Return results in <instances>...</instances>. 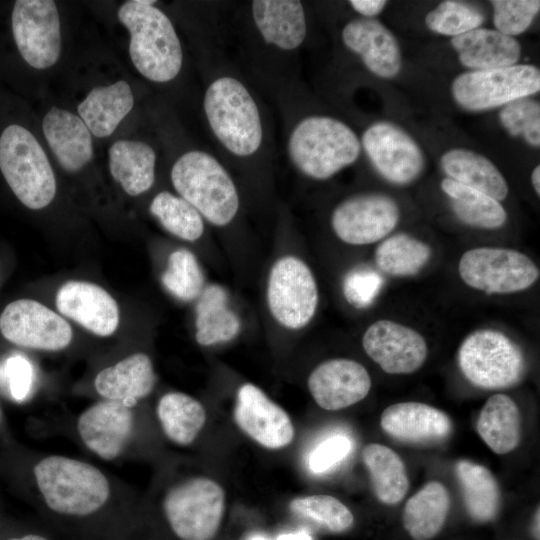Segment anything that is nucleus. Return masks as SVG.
<instances>
[{"label": "nucleus", "instance_id": "19", "mask_svg": "<svg viewBox=\"0 0 540 540\" xmlns=\"http://www.w3.org/2000/svg\"><path fill=\"white\" fill-rule=\"evenodd\" d=\"M307 384L321 408L335 411L364 399L370 391L371 378L357 361L336 358L319 364L310 373Z\"/></svg>", "mask_w": 540, "mask_h": 540}, {"label": "nucleus", "instance_id": "26", "mask_svg": "<svg viewBox=\"0 0 540 540\" xmlns=\"http://www.w3.org/2000/svg\"><path fill=\"white\" fill-rule=\"evenodd\" d=\"M254 23L265 42L283 50L298 48L306 37V18L297 0H255Z\"/></svg>", "mask_w": 540, "mask_h": 540}, {"label": "nucleus", "instance_id": "41", "mask_svg": "<svg viewBox=\"0 0 540 540\" xmlns=\"http://www.w3.org/2000/svg\"><path fill=\"white\" fill-rule=\"evenodd\" d=\"M484 21L485 15L479 7L456 0L441 2L425 17L428 29L452 38L479 28Z\"/></svg>", "mask_w": 540, "mask_h": 540}, {"label": "nucleus", "instance_id": "24", "mask_svg": "<svg viewBox=\"0 0 540 540\" xmlns=\"http://www.w3.org/2000/svg\"><path fill=\"white\" fill-rule=\"evenodd\" d=\"M155 382L150 357L139 352L102 369L94 379V387L103 399L134 407L152 392Z\"/></svg>", "mask_w": 540, "mask_h": 540}, {"label": "nucleus", "instance_id": "48", "mask_svg": "<svg viewBox=\"0 0 540 540\" xmlns=\"http://www.w3.org/2000/svg\"><path fill=\"white\" fill-rule=\"evenodd\" d=\"M276 540H312L309 532L302 530L296 533L280 535Z\"/></svg>", "mask_w": 540, "mask_h": 540}, {"label": "nucleus", "instance_id": "36", "mask_svg": "<svg viewBox=\"0 0 540 540\" xmlns=\"http://www.w3.org/2000/svg\"><path fill=\"white\" fill-rule=\"evenodd\" d=\"M455 473L469 515L478 522L493 520L499 509L500 489L491 471L475 462L459 460Z\"/></svg>", "mask_w": 540, "mask_h": 540}, {"label": "nucleus", "instance_id": "25", "mask_svg": "<svg viewBox=\"0 0 540 540\" xmlns=\"http://www.w3.org/2000/svg\"><path fill=\"white\" fill-rule=\"evenodd\" d=\"M460 63L471 70H487L517 64L520 43L497 30L477 28L451 39Z\"/></svg>", "mask_w": 540, "mask_h": 540}, {"label": "nucleus", "instance_id": "29", "mask_svg": "<svg viewBox=\"0 0 540 540\" xmlns=\"http://www.w3.org/2000/svg\"><path fill=\"white\" fill-rule=\"evenodd\" d=\"M442 170L458 183L479 190L497 201L506 199L509 187L499 169L487 157L474 151L455 148L445 152Z\"/></svg>", "mask_w": 540, "mask_h": 540}, {"label": "nucleus", "instance_id": "3", "mask_svg": "<svg viewBox=\"0 0 540 540\" xmlns=\"http://www.w3.org/2000/svg\"><path fill=\"white\" fill-rule=\"evenodd\" d=\"M360 141L344 122L328 116H309L293 129L288 153L295 167L306 176L325 180L359 157Z\"/></svg>", "mask_w": 540, "mask_h": 540}, {"label": "nucleus", "instance_id": "1", "mask_svg": "<svg viewBox=\"0 0 540 540\" xmlns=\"http://www.w3.org/2000/svg\"><path fill=\"white\" fill-rule=\"evenodd\" d=\"M46 506L61 515L85 517L102 509L111 497V484L95 465L64 455H48L33 467Z\"/></svg>", "mask_w": 540, "mask_h": 540}, {"label": "nucleus", "instance_id": "43", "mask_svg": "<svg viewBox=\"0 0 540 540\" xmlns=\"http://www.w3.org/2000/svg\"><path fill=\"white\" fill-rule=\"evenodd\" d=\"M490 3L495 30L511 37L525 32L540 10L538 0H493Z\"/></svg>", "mask_w": 540, "mask_h": 540}, {"label": "nucleus", "instance_id": "22", "mask_svg": "<svg viewBox=\"0 0 540 540\" xmlns=\"http://www.w3.org/2000/svg\"><path fill=\"white\" fill-rule=\"evenodd\" d=\"M381 427L389 436L406 443L427 444L448 437L452 424L441 410L419 402L390 405L381 415Z\"/></svg>", "mask_w": 540, "mask_h": 540}, {"label": "nucleus", "instance_id": "52", "mask_svg": "<svg viewBox=\"0 0 540 540\" xmlns=\"http://www.w3.org/2000/svg\"><path fill=\"white\" fill-rule=\"evenodd\" d=\"M249 540H266L264 537L261 536H253Z\"/></svg>", "mask_w": 540, "mask_h": 540}, {"label": "nucleus", "instance_id": "46", "mask_svg": "<svg viewBox=\"0 0 540 540\" xmlns=\"http://www.w3.org/2000/svg\"><path fill=\"white\" fill-rule=\"evenodd\" d=\"M10 390L16 400H22L29 392L32 383V367L22 356H13L6 363Z\"/></svg>", "mask_w": 540, "mask_h": 540}, {"label": "nucleus", "instance_id": "21", "mask_svg": "<svg viewBox=\"0 0 540 540\" xmlns=\"http://www.w3.org/2000/svg\"><path fill=\"white\" fill-rule=\"evenodd\" d=\"M342 40L374 75L391 79L399 74L402 66L399 43L380 21L374 18L353 19L344 26Z\"/></svg>", "mask_w": 540, "mask_h": 540}, {"label": "nucleus", "instance_id": "31", "mask_svg": "<svg viewBox=\"0 0 540 540\" xmlns=\"http://www.w3.org/2000/svg\"><path fill=\"white\" fill-rule=\"evenodd\" d=\"M195 338L202 346H212L235 338L241 328L238 316L227 306V294L219 285L203 289L196 305Z\"/></svg>", "mask_w": 540, "mask_h": 540}, {"label": "nucleus", "instance_id": "12", "mask_svg": "<svg viewBox=\"0 0 540 540\" xmlns=\"http://www.w3.org/2000/svg\"><path fill=\"white\" fill-rule=\"evenodd\" d=\"M10 28L20 57L32 68L53 66L60 57V18L52 0H16L10 13Z\"/></svg>", "mask_w": 540, "mask_h": 540}, {"label": "nucleus", "instance_id": "39", "mask_svg": "<svg viewBox=\"0 0 540 540\" xmlns=\"http://www.w3.org/2000/svg\"><path fill=\"white\" fill-rule=\"evenodd\" d=\"M289 508L296 516L331 533H343L354 523L353 514L348 507L329 495L298 497L290 502Z\"/></svg>", "mask_w": 540, "mask_h": 540}, {"label": "nucleus", "instance_id": "15", "mask_svg": "<svg viewBox=\"0 0 540 540\" xmlns=\"http://www.w3.org/2000/svg\"><path fill=\"white\" fill-rule=\"evenodd\" d=\"M362 146L375 170L388 182L407 185L424 169V155L417 142L401 127L379 121L362 135Z\"/></svg>", "mask_w": 540, "mask_h": 540}, {"label": "nucleus", "instance_id": "40", "mask_svg": "<svg viewBox=\"0 0 540 540\" xmlns=\"http://www.w3.org/2000/svg\"><path fill=\"white\" fill-rule=\"evenodd\" d=\"M164 287L176 298L191 301L204 289V276L195 255L187 249L172 252L162 275Z\"/></svg>", "mask_w": 540, "mask_h": 540}, {"label": "nucleus", "instance_id": "28", "mask_svg": "<svg viewBox=\"0 0 540 540\" xmlns=\"http://www.w3.org/2000/svg\"><path fill=\"white\" fill-rule=\"evenodd\" d=\"M109 169L112 177L130 196L151 188L155 180L156 154L145 142L118 140L109 148Z\"/></svg>", "mask_w": 540, "mask_h": 540}, {"label": "nucleus", "instance_id": "2", "mask_svg": "<svg viewBox=\"0 0 540 540\" xmlns=\"http://www.w3.org/2000/svg\"><path fill=\"white\" fill-rule=\"evenodd\" d=\"M155 3L126 1L117 15L129 31V55L137 71L148 80L163 83L178 75L183 55L172 22Z\"/></svg>", "mask_w": 540, "mask_h": 540}, {"label": "nucleus", "instance_id": "7", "mask_svg": "<svg viewBox=\"0 0 540 540\" xmlns=\"http://www.w3.org/2000/svg\"><path fill=\"white\" fill-rule=\"evenodd\" d=\"M457 360L465 378L485 389L513 386L525 371L520 347L501 331L490 328L470 333L458 349Z\"/></svg>", "mask_w": 540, "mask_h": 540}, {"label": "nucleus", "instance_id": "33", "mask_svg": "<svg viewBox=\"0 0 540 540\" xmlns=\"http://www.w3.org/2000/svg\"><path fill=\"white\" fill-rule=\"evenodd\" d=\"M156 415L165 436L180 446L190 445L206 422L203 405L183 392L165 393L158 401Z\"/></svg>", "mask_w": 540, "mask_h": 540}, {"label": "nucleus", "instance_id": "37", "mask_svg": "<svg viewBox=\"0 0 540 540\" xmlns=\"http://www.w3.org/2000/svg\"><path fill=\"white\" fill-rule=\"evenodd\" d=\"M432 249L426 242L407 233L384 238L375 250V263L384 273L406 277L419 273L429 262Z\"/></svg>", "mask_w": 540, "mask_h": 540}, {"label": "nucleus", "instance_id": "23", "mask_svg": "<svg viewBox=\"0 0 540 540\" xmlns=\"http://www.w3.org/2000/svg\"><path fill=\"white\" fill-rule=\"evenodd\" d=\"M42 129L49 147L64 170L77 172L92 159V134L79 116L52 106L44 116Z\"/></svg>", "mask_w": 540, "mask_h": 540}, {"label": "nucleus", "instance_id": "16", "mask_svg": "<svg viewBox=\"0 0 540 540\" xmlns=\"http://www.w3.org/2000/svg\"><path fill=\"white\" fill-rule=\"evenodd\" d=\"M135 426L133 407L103 399L84 409L76 421L83 445L104 461L120 457L132 439Z\"/></svg>", "mask_w": 540, "mask_h": 540}, {"label": "nucleus", "instance_id": "11", "mask_svg": "<svg viewBox=\"0 0 540 540\" xmlns=\"http://www.w3.org/2000/svg\"><path fill=\"white\" fill-rule=\"evenodd\" d=\"M319 294L307 264L296 256L279 258L267 281V304L273 318L283 327L298 330L314 317Z\"/></svg>", "mask_w": 540, "mask_h": 540}, {"label": "nucleus", "instance_id": "32", "mask_svg": "<svg viewBox=\"0 0 540 540\" xmlns=\"http://www.w3.org/2000/svg\"><path fill=\"white\" fill-rule=\"evenodd\" d=\"M450 507L447 489L430 481L406 502L403 525L414 540H428L442 528Z\"/></svg>", "mask_w": 540, "mask_h": 540}, {"label": "nucleus", "instance_id": "18", "mask_svg": "<svg viewBox=\"0 0 540 540\" xmlns=\"http://www.w3.org/2000/svg\"><path fill=\"white\" fill-rule=\"evenodd\" d=\"M233 416L246 435L267 449H282L293 440L294 427L287 412L251 383L238 389Z\"/></svg>", "mask_w": 540, "mask_h": 540}, {"label": "nucleus", "instance_id": "35", "mask_svg": "<svg viewBox=\"0 0 540 540\" xmlns=\"http://www.w3.org/2000/svg\"><path fill=\"white\" fill-rule=\"evenodd\" d=\"M362 460L370 474L377 499L386 505L399 503L409 487L401 458L389 447L372 443L362 450Z\"/></svg>", "mask_w": 540, "mask_h": 540}, {"label": "nucleus", "instance_id": "38", "mask_svg": "<svg viewBox=\"0 0 540 540\" xmlns=\"http://www.w3.org/2000/svg\"><path fill=\"white\" fill-rule=\"evenodd\" d=\"M149 209L168 232L180 239L193 242L204 232L203 217L180 196L162 191L153 198Z\"/></svg>", "mask_w": 540, "mask_h": 540}, {"label": "nucleus", "instance_id": "47", "mask_svg": "<svg viewBox=\"0 0 540 540\" xmlns=\"http://www.w3.org/2000/svg\"><path fill=\"white\" fill-rule=\"evenodd\" d=\"M351 7L363 16V18H373L380 14L385 8L387 1L383 0H351Z\"/></svg>", "mask_w": 540, "mask_h": 540}, {"label": "nucleus", "instance_id": "51", "mask_svg": "<svg viewBox=\"0 0 540 540\" xmlns=\"http://www.w3.org/2000/svg\"><path fill=\"white\" fill-rule=\"evenodd\" d=\"M9 540H48V539L41 535L28 534V535H24L23 537L11 538Z\"/></svg>", "mask_w": 540, "mask_h": 540}, {"label": "nucleus", "instance_id": "42", "mask_svg": "<svg viewBox=\"0 0 540 540\" xmlns=\"http://www.w3.org/2000/svg\"><path fill=\"white\" fill-rule=\"evenodd\" d=\"M499 120L511 136H522L533 147L540 146V104L530 97L514 100L501 109Z\"/></svg>", "mask_w": 540, "mask_h": 540}, {"label": "nucleus", "instance_id": "8", "mask_svg": "<svg viewBox=\"0 0 540 540\" xmlns=\"http://www.w3.org/2000/svg\"><path fill=\"white\" fill-rule=\"evenodd\" d=\"M163 511L181 540H212L222 521L225 493L214 480L192 477L170 487L163 498Z\"/></svg>", "mask_w": 540, "mask_h": 540}, {"label": "nucleus", "instance_id": "27", "mask_svg": "<svg viewBox=\"0 0 540 540\" xmlns=\"http://www.w3.org/2000/svg\"><path fill=\"white\" fill-rule=\"evenodd\" d=\"M134 97L130 85L119 80L107 86L93 88L78 104L79 117L92 135L110 136L132 110Z\"/></svg>", "mask_w": 540, "mask_h": 540}, {"label": "nucleus", "instance_id": "17", "mask_svg": "<svg viewBox=\"0 0 540 540\" xmlns=\"http://www.w3.org/2000/svg\"><path fill=\"white\" fill-rule=\"evenodd\" d=\"M365 353L388 374H410L425 362L428 347L415 329L393 320L381 319L364 332Z\"/></svg>", "mask_w": 540, "mask_h": 540}, {"label": "nucleus", "instance_id": "13", "mask_svg": "<svg viewBox=\"0 0 540 540\" xmlns=\"http://www.w3.org/2000/svg\"><path fill=\"white\" fill-rule=\"evenodd\" d=\"M397 202L382 193L349 197L332 212L331 226L336 236L350 245H367L386 238L397 226Z\"/></svg>", "mask_w": 540, "mask_h": 540}, {"label": "nucleus", "instance_id": "34", "mask_svg": "<svg viewBox=\"0 0 540 540\" xmlns=\"http://www.w3.org/2000/svg\"><path fill=\"white\" fill-rule=\"evenodd\" d=\"M440 186L449 197L454 214L464 224L494 230L506 223V210L491 196L447 177Z\"/></svg>", "mask_w": 540, "mask_h": 540}, {"label": "nucleus", "instance_id": "14", "mask_svg": "<svg viewBox=\"0 0 540 540\" xmlns=\"http://www.w3.org/2000/svg\"><path fill=\"white\" fill-rule=\"evenodd\" d=\"M3 337L21 347L59 351L72 340L68 322L38 301L19 299L9 303L0 315Z\"/></svg>", "mask_w": 540, "mask_h": 540}, {"label": "nucleus", "instance_id": "53", "mask_svg": "<svg viewBox=\"0 0 540 540\" xmlns=\"http://www.w3.org/2000/svg\"><path fill=\"white\" fill-rule=\"evenodd\" d=\"M0 418H1V415H0Z\"/></svg>", "mask_w": 540, "mask_h": 540}, {"label": "nucleus", "instance_id": "20", "mask_svg": "<svg viewBox=\"0 0 540 540\" xmlns=\"http://www.w3.org/2000/svg\"><path fill=\"white\" fill-rule=\"evenodd\" d=\"M58 311L95 335L106 337L118 328L119 308L102 287L87 281L64 283L56 294Z\"/></svg>", "mask_w": 540, "mask_h": 540}, {"label": "nucleus", "instance_id": "5", "mask_svg": "<svg viewBox=\"0 0 540 540\" xmlns=\"http://www.w3.org/2000/svg\"><path fill=\"white\" fill-rule=\"evenodd\" d=\"M171 181L181 198L216 226L229 224L239 209V195L228 172L212 155L192 150L171 169Z\"/></svg>", "mask_w": 540, "mask_h": 540}, {"label": "nucleus", "instance_id": "30", "mask_svg": "<svg viewBox=\"0 0 540 540\" xmlns=\"http://www.w3.org/2000/svg\"><path fill=\"white\" fill-rule=\"evenodd\" d=\"M477 432L496 454L514 450L521 438V415L515 401L503 393L489 397L480 411Z\"/></svg>", "mask_w": 540, "mask_h": 540}, {"label": "nucleus", "instance_id": "44", "mask_svg": "<svg viewBox=\"0 0 540 540\" xmlns=\"http://www.w3.org/2000/svg\"><path fill=\"white\" fill-rule=\"evenodd\" d=\"M383 283V278L373 269L354 268L343 280V294L354 307L366 308L376 299Z\"/></svg>", "mask_w": 540, "mask_h": 540}, {"label": "nucleus", "instance_id": "6", "mask_svg": "<svg viewBox=\"0 0 540 540\" xmlns=\"http://www.w3.org/2000/svg\"><path fill=\"white\" fill-rule=\"evenodd\" d=\"M204 111L216 138L234 155L254 154L262 142V123L256 102L237 79L224 76L207 88Z\"/></svg>", "mask_w": 540, "mask_h": 540}, {"label": "nucleus", "instance_id": "10", "mask_svg": "<svg viewBox=\"0 0 540 540\" xmlns=\"http://www.w3.org/2000/svg\"><path fill=\"white\" fill-rule=\"evenodd\" d=\"M461 280L486 294H510L530 288L540 271L526 254L510 248L477 247L465 251L458 263Z\"/></svg>", "mask_w": 540, "mask_h": 540}, {"label": "nucleus", "instance_id": "45", "mask_svg": "<svg viewBox=\"0 0 540 540\" xmlns=\"http://www.w3.org/2000/svg\"><path fill=\"white\" fill-rule=\"evenodd\" d=\"M352 440L341 433L322 440L310 453L308 466L315 474H324L341 464L352 452Z\"/></svg>", "mask_w": 540, "mask_h": 540}, {"label": "nucleus", "instance_id": "4", "mask_svg": "<svg viewBox=\"0 0 540 540\" xmlns=\"http://www.w3.org/2000/svg\"><path fill=\"white\" fill-rule=\"evenodd\" d=\"M0 172L15 197L27 208L48 206L56 194L50 162L25 126L9 123L0 132Z\"/></svg>", "mask_w": 540, "mask_h": 540}, {"label": "nucleus", "instance_id": "50", "mask_svg": "<svg viewBox=\"0 0 540 540\" xmlns=\"http://www.w3.org/2000/svg\"><path fill=\"white\" fill-rule=\"evenodd\" d=\"M539 514H540L539 508H537V511L535 512L534 519H533V525H532L533 535H534V538L536 540L540 539V536H539V522H540Z\"/></svg>", "mask_w": 540, "mask_h": 540}, {"label": "nucleus", "instance_id": "9", "mask_svg": "<svg viewBox=\"0 0 540 540\" xmlns=\"http://www.w3.org/2000/svg\"><path fill=\"white\" fill-rule=\"evenodd\" d=\"M540 90V71L536 66H512L471 70L458 75L452 82L455 102L465 110L479 112L525 97Z\"/></svg>", "mask_w": 540, "mask_h": 540}, {"label": "nucleus", "instance_id": "49", "mask_svg": "<svg viewBox=\"0 0 540 540\" xmlns=\"http://www.w3.org/2000/svg\"><path fill=\"white\" fill-rule=\"evenodd\" d=\"M531 183L534 188V191L539 196L540 195V166L537 165L531 173Z\"/></svg>", "mask_w": 540, "mask_h": 540}]
</instances>
